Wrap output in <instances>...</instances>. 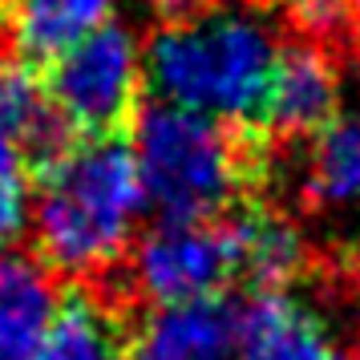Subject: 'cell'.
Returning <instances> with one entry per match:
<instances>
[{
  "label": "cell",
  "instance_id": "ba28073f",
  "mask_svg": "<svg viewBox=\"0 0 360 360\" xmlns=\"http://www.w3.org/2000/svg\"><path fill=\"white\" fill-rule=\"evenodd\" d=\"M126 360H239L235 308H227L223 300L158 308L130 340Z\"/></svg>",
  "mask_w": 360,
  "mask_h": 360
},
{
  "label": "cell",
  "instance_id": "e0dca14e",
  "mask_svg": "<svg viewBox=\"0 0 360 360\" xmlns=\"http://www.w3.org/2000/svg\"><path fill=\"white\" fill-rule=\"evenodd\" d=\"M154 13H162L166 20H186V17H198V13H211L219 8V0H146Z\"/></svg>",
  "mask_w": 360,
  "mask_h": 360
},
{
  "label": "cell",
  "instance_id": "9c48e42d",
  "mask_svg": "<svg viewBox=\"0 0 360 360\" xmlns=\"http://www.w3.org/2000/svg\"><path fill=\"white\" fill-rule=\"evenodd\" d=\"M4 33L29 65H49L114 20L117 0H0Z\"/></svg>",
  "mask_w": 360,
  "mask_h": 360
},
{
  "label": "cell",
  "instance_id": "277c9868",
  "mask_svg": "<svg viewBox=\"0 0 360 360\" xmlns=\"http://www.w3.org/2000/svg\"><path fill=\"white\" fill-rule=\"evenodd\" d=\"M45 94L77 138H122L138 117L146 49L126 25H101L45 65Z\"/></svg>",
  "mask_w": 360,
  "mask_h": 360
},
{
  "label": "cell",
  "instance_id": "3957f363",
  "mask_svg": "<svg viewBox=\"0 0 360 360\" xmlns=\"http://www.w3.org/2000/svg\"><path fill=\"white\" fill-rule=\"evenodd\" d=\"M134 162L142 195L166 223L219 219L243 195L255 170V154L239 134L207 114L154 101L134 117Z\"/></svg>",
  "mask_w": 360,
  "mask_h": 360
},
{
  "label": "cell",
  "instance_id": "9a60e30c",
  "mask_svg": "<svg viewBox=\"0 0 360 360\" xmlns=\"http://www.w3.org/2000/svg\"><path fill=\"white\" fill-rule=\"evenodd\" d=\"M25 227H29V198H25V182H0V247L17 243Z\"/></svg>",
  "mask_w": 360,
  "mask_h": 360
},
{
  "label": "cell",
  "instance_id": "2e32d148",
  "mask_svg": "<svg viewBox=\"0 0 360 360\" xmlns=\"http://www.w3.org/2000/svg\"><path fill=\"white\" fill-rule=\"evenodd\" d=\"M29 166V150L20 142V134L13 130V122L0 114V182H25Z\"/></svg>",
  "mask_w": 360,
  "mask_h": 360
},
{
  "label": "cell",
  "instance_id": "5b68a950",
  "mask_svg": "<svg viewBox=\"0 0 360 360\" xmlns=\"http://www.w3.org/2000/svg\"><path fill=\"white\" fill-rule=\"evenodd\" d=\"M239 279V243L231 214L202 223H162L134 255V283L158 308L223 300Z\"/></svg>",
  "mask_w": 360,
  "mask_h": 360
},
{
  "label": "cell",
  "instance_id": "7a4b0ae2",
  "mask_svg": "<svg viewBox=\"0 0 360 360\" xmlns=\"http://www.w3.org/2000/svg\"><path fill=\"white\" fill-rule=\"evenodd\" d=\"M276 33L251 13L211 8L170 20L146 45V85L166 105L214 122H259L276 73Z\"/></svg>",
  "mask_w": 360,
  "mask_h": 360
},
{
  "label": "cell",
  "instance_id": "6da1fadb",
  "mask_svg": "<svg viewBox=\"0 0 360 360\" xmlns=\"http://www.w3.org/2000/svg\"><path fill=\"white\" fill-rule=\"evenodd\" d=\"M130 138H77L37 170V243L53 271L89 276L126 251L142 211Z\"/></svg>",
  "mask_w": 360,
  "mask_h": 360
},
{
  "label": "cell",
  "instance_id": "ac0fdd59",
  "mask_svg": "<svg viewBox=\"0 0 360 360\" xmlns=\"http://www.w3.org/2000/svg\"><path fill=\"white\" fill-rule=\"evenodd\" d=\"M348 267H352V276L360 279V235L352 239V251H348Z\"/></svg>",
  "mask_w": 360,
  "mask_h": 360
},
{
  "label": "cell",
  "instance_id": "8fae6325",
  "mask_svg": "<svg viewBox=\"0 0 360 360\" xmlns=\"http://www.w3.org/2000/svg\"><path fill=\"white\" fill-rule=\"evenodd\" d=\"M53 308L49 271L25 255H0V360H33Z\"/></svg>",
  "mask_w": 360,
  "mask_h": 360
},
{
  "label": "cell",
  "instance_id": "4fadbf2b",
  "mask_svg": "<svg viewBox=\"0 0 360 360\" xmlns=\"http://www.w3.org/2000/svg\"><path fill=\"white\" fill-rule=\"evenodd\" d=\"M308 191L320 202L360 198V117H332L320 134H311Z\"/></svg>",
  "mask_w": 360,
  "mask_h": 360
},
{
  "label": "cell",
  "instance_id": "5bb4252c",
  "mask_svg": "<svg viewBox=\"0 0 360 360\" xmlns=\"http://www.w3.org/2000/svg\"><path fill=\"white\" fill-rule=\"evenodd\" d=\"M283 4H288V17L295 20V29L316 41L340 37L360 8V0H283Z\"/></svg>",
  "mask_w": 360,
  "mask_h": 360
},
{
  "label": "cell",
  "instance_id": "7c38bea8",
  "mask_svg": "<svg viewBox=\"0 0 360 360\" xmlns=\"http://www.w3.org/2000/svg\"><path fill=\"white\" fill-rule=\"evenodd\" d=\"M235 243H239V279L255 292H283L304 267V239L288 219L267 207L247 202L231 211Z\"/></svg>",
  "mask_w": 360,
  "mask_h": 360
},
{
  "label": "cell",
  "instance_id": "30bf717a",
  "mask_svg": "<svg viewBox=\"0 0 360 360\" xmlns=\"http://www.w3.org/2000/svg\"><path fill=\"white\" fill-rule=\"evenodd\" d=\"M130 340L126 320L110 300L89 288H69L65 295H57L33 360H126Z\"/></svg>",
  "mask_w": 360,
  "mask_h": 360
},
{
  "label": "cell",
  "instance_id": "52a82bcc",
  "mask_svg": "<svg viewBox=\"0 0 360 360\" xmlns=\"http://www.w3.org/2000/svg\"><path fill=\"white\" fill-rule=\"evenodd\" d=\"M239 360H344L324 324L283 292H255L235 308Z\"/></svg>",
  "mask_w": 360,
  "mask_h": 360
},
{
  "label": "cell",
  "instance_id": "8992f818",
  "mask_svg": "<svg viewBox=\"0 0 360 360\" xmlns=\"http://www.w3.org/2000/svg\"><path fill=\"white\" fill-rule=\"evenodd\" d=\"M340 77L316 45H288L276 57V73L263 101V126L279 138H311L336 117Z\"/></svg>",
  "mask_w": 360,
  "mask_h": 360
}]
</instances>
